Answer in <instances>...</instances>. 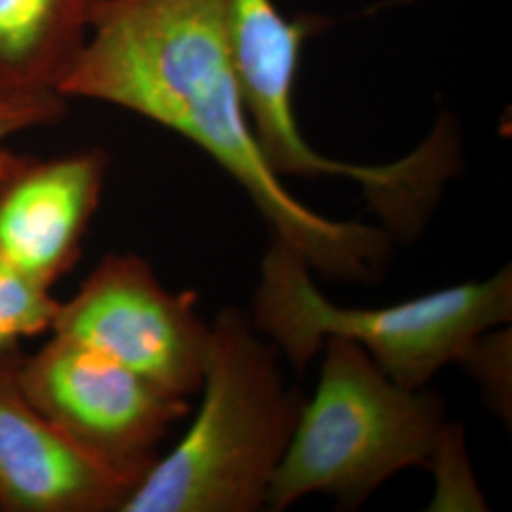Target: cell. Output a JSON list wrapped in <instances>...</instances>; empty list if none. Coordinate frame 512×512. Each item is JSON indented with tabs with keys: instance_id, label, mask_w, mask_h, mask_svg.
<instances>
[{
	"instance_id": "cell-9",
	"label": "cell",
	"mask_w": 512,
	"mask_h": 512,
	"mask_svg": "<svg viewBox=\"0 0 512 512\" xmlns=\"http://www.w3.org/2000/svg\"><path fill=\"white\" fill-rule=\"evenodd\" d=\"M19 359L0 365V511L120 512L135 484L82 452L27 401Z\"/></svg>"
},
{
	"instance_id": "cell-13",
	"label": "cell",
	"mask_w": 512,
	"mask_h": 512,
	"mask_svg": "<svg viewBox=\"0 0 512 512\" xmlns=\"http://www.w3.org/2000/svg\"><path fill=\"white\" fill-rule=\"evenodd\" d=\"M65 110L67 99L57 93L0 99V145L19 131L57 124Z\"/></svg>"
},
{
	"instance_id": "cell-10",
	"label": "cell",
	"mask_w": 512,
	"mask_h": 512,
	"mask_svg": "<svg viewBox=\"0 0 512 512\" xmlns=\"http://www.w3.org/2000/svg\"><path fill=\"white\" fill-rule=\"evenodd\" d=\"M99 2L0 0V99L59 95Z\"/></svg>"
},
{
	"instance_id": "cell-7",
	"label": "cell",
	"mask_w": 512,
	"mask_h": 512,
	"mask_svg": "<svg viewBox=\"0 0 512 512\" xmlns=\"http://www.w3.org/2000/svg\"><path fill=\"white\" fill-rule=\"evenodd\" d=\"M196 304V291H167L145 258L107 255L59 304L52 332L188 399L202 389L211 348Z\"/></svg>"
},
{
	"instance_id": "cell-1",
	"label": "cell",
	"mask_w": 512,
	"mask_h": 512,
	"mask_svg": "<svg viewBox=\"0 0 512 512\" xmlns=\"http://www.w3.org/2000/svg\"><path fill=\"white\" fill-rule=\"evenodd\" d=\"M59 95L135 112L196 145L313 272L349 283L382 274L385 228L311 211L268 164L241 97L226 0H101Z\"/></svg>"
},
{
	"instance_id": "cell-4",
	"label": "cell",
	"mask_w": 512,
	"mask_h": 512,
	"mask_svg": "<svg viewBox=\"0 0 512 512\" xmlns=\"http://www.w3.org/2000/svg\"><path fill=\"white\" fill-rule=\"evenodd\" d=\"M319 382L306 399L266 509L281 512L311 494L359 509L384 482L427 467L450 429L433 391L393 382L359 344L325 340Z\"/></svg>"
},
{
	"instance_id": "cell-8",
	"label": "cell",
	"mask_w": 512,
	"mask_h": 512,
	"mask_svg": "<svg viewBox=\"0 0 512 512\" xmlns=\"http://www.w3.org/2000/svg\"><path fill=\"white\" fill-rule=\"evenodd\" d=\"M109 164L103 148L40 158L0 147V256L52 289L82 256Z\"/></svg>"
},
{
	"instance_id": "cell-2",
	"label": "cell",
	"mask_w": 512,
	"mask_h": 512,
	"mask_svg": "<svg viewBox=\"0 0 512 512\" xmlns=\"http://www.w3.org/2000/svg\"><path fill=\"white\" fill-rule=\"evenodd\" d=\"M202 406L181 442L158 458L120 512L266 509L304 395L287 384L281 353L239 308L219 311Z\"/></svg>"
},
{
	"instance_id": "cell-6",
	"label": "cell",
	"mask_w": 512,
	"mask_h": 512,
	"mask_svg": "<svg viewBox=\"0 0 512 512\" xmlns=\"http://www.w3.org/2000/svg\"><path fill=\"white\" fill-rule=\"evenodd\" d=\"M19 387L38 412L90 458L135 486L158 461L190 404L107 355L57 336L21 357Z\"/></svg>"
},
{
	"instance_id": "cell-11",
	"label": "cell",
	"mask_w": 512,
	"mask_h": 512,
	"mask_svg": "<svg viewBox=\"0 0 512 512\" xmlns=\"http://www.w3.org/2000/svg\"><path fill=\"white\" fill-rule=\"evenodd\" d=\"M59 304L0 256V365L21 357V340L52 330Z\"/></svg>"
},
{
	"instance_id": "cell-3",
	"label": "cell",
	"mask_w": 512,
	"mask_h": 512,
	"mask_svg": "<svg viewBox=\"0 0 512 512\" xmlns=\"http://www.w3.org/2000/svg\"><path fill=\"white\" fill-rule=\"evenodd\" d=\"M249 315L298 372L338 336L365 349L393 382L421 389L444 366L465 363L484 334L511 323V266L401 304L346 308L317 289L304 256L275 238L262 256Z\"/></svg>"
},
{
	"instance_id": "cell-5",
	"label": "cell",
	"mask_w": 512,
	"mask_h": 512,
	"mask_svg": "<svg viewBox=\"0 0 512 512\" xmlns=\"http://www.w3.org/2000/svg\"><path fill=\"white\" fill-rule=\"evenodd\" d=\"M232 57L256 141L279 177H342L363 188L389 230L412 234L458 171L456 150L439 133L384 165L349 164L311 147L294 109L306 40L321 27L311 16L287 18L275 0H226Z\"/></svg>"
},
{
	"instance_id": "cell-12",
	"label": "cell",
	"mask_w": 512,
	"mask_h": 512,
	"mask_svg": "<svg viewBox=\"0 0 512 512\" xmlns=\"http://www.w3.org/2000/svg\"><path fill=\"white\" fill-rule=\"evenodd\" d=\"M429 469L437 475L433 511H486L465 456L461 427L450 425Z\"/></svg>"
}]
</instances>
